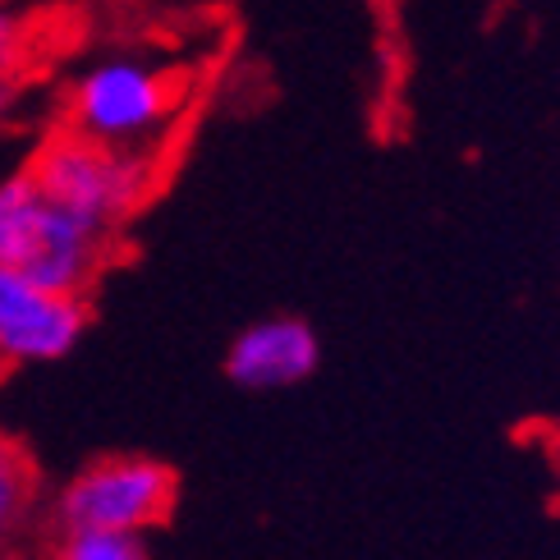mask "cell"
Here are the masks:
<instances>
[{
	"label": "cell",
	"instance_id": "obj_1",
	"mask_svg": "<svg viewBox=\"0 0 560 560\" xmlns=\"http://www.w3.org/2000/svg\"><path fill=\"white\" fill-rule=\"evenodd\" d=\"M179 110V79L133 56H106L69 88L65 129L92 143L143 152Z\"/></svg>",
	"mask_w": 560,
	"mask_h": 560
},
{
	"label": "cell",
	"instance_id": "obj_2",
	"mask_svg": "<svg viewBox=\"0 0 560 560\" xmlns=\"http://www.w3.org/2000/svg\"><path fill=\"white\" fill-rule=\"evenodd\" d=\"M28 175L46 202L65 207V212H74L79 221L110 235L148 198L152 161L143 152H120L65 129L51 143H42Z\"/></svg>",
	"mask_w": 560,
	"mask_h": 560
},
{
	"label": "cell",
	"instance_id": "obj_3",
	"mask_svg": "<svg viewBox=\"0 0 560 560\" xmlns=\"http://www.w3.org/2000/svg\"><path fill=\"white\" fill-rule=\"evenodd\" d=\"M179 501V478L152 455H102L65 482L56 520L65 533H138L161 528Z\"/></svg>",
	"mask_w": 560,
	"mask_h": 560
},
{
	"label": "cell",
	"instance_id": "obj_4",
	"mask_svg": "<svg viewBox=\"0 0 560 560\" xmlns=\"http://www.w3.org/2000/svg\"><path fill=\"white\" fill-rule=\"evenodd\" d=\"M88 331V303L0 267V368L56 363Z\"/></svg>",
	"mask_w": 560,
	"mask_h": 560
},
{
	"label": "cell",
	"instance_id": "obj_5",
	"mask_svg": "<svg viewBox=\"0 0 560 560\" xmlns=\"http://www.w3.org/2000/svg\"><path fill=\"white\" fill-rule=\"evenodd\" d=\"M317 336L303 317H267L235 336L225 354V377L244 390H285L317 372Z\"/></svg>",
	"mask_w": 560,
	"mask_h": 560
},
{
	"label": "cell",
	"instance_id": "obj_6",
	"mask_svg": "<svg viewBox=\"0 0 560 560\" xmlns=\"http://www.w3.org/2000/svg\"><path fill=\"white\" fill-rule=\"evenodd\" d=\"M56 207L42 198L28 171H19L10 179H0V267L28 271L42 253V240L51 230Z\"/></svg>",
	"mask_w": 560,
	"mask_h": 560
},
{
	"label": "cell",
	"instance_id": "obj_7",
	"mask_svg": "<svg viewBox=\"0 0 560 560\" xmlns=\"http://www.w3.org/2000/svg\"><path fill=\"white\" fill-rule=\"evenodd\" d=\"M37 492V474H33V459L23 455L19 441H10L0 432V538L14 533L23 524Z\"/></svg>",
	"mask_w": 560,
	"mask_h": 560
},
{
	"label": "cell",
	"instance_id": "obj_8",
	"mask_svg": "<svg viewBox=\"0 0 560 560\" xmlns=\"http://www.w3.org/2000/svg\"><path fill=\"white\" fill-rule=\"evenodd\" d=\"M28 19L19 10L0 5V120H5V110L14 106L19 97V74H23V56H28Z\"/></svg>",
	"mask_w": 560,
	"mask_h": 560
},
{
	"label": "cell",
	"instance_id": "obj_9",
	"mask_svg": "<svg viewBox=\"0 0 560 560\" xmlns=\"http://www.w3.org/2000/svg\"><path fill=\"white\" fill-rule=\"evenodd\" d=\"M56 560H148L138 533H65Z\"/></svg>",
	"mask_w": 560,
	"mask_h": 560
}]
</instances>
